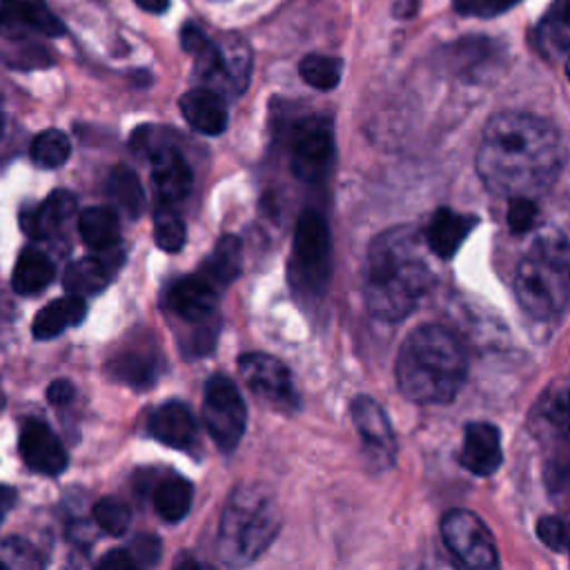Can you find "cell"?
<instances>
[{
  "mask_svg": "<svg viewBox=\"0 0 570 570\" xmlns=\"http://www.w3.org/2000/svg\"><path fill=\"white\" fill-rule=\"evenodd\" d=\"M566 163V145L557 127L534 114L501 111L483 129L476 171L499 196H537L546 191Z\"/></svg>",
  "mask_w": 570,
  "mask_h": 570,
  "instance_id": "obj_1",
  "label": "cell"
},
{
  "mask_svg": "<svg viewBox=\"0 0 570 570\" xmlns=\"http://www.w3.org/2000/svg\"><path fill=\"white\" fill-rule=\"evenodd\" d=\"M432 285V269L414 227L381 232L367 249L363 296L372 316L396 323L410 316Z\"/></svg>",
  "mask_w": 570,
  "mask_h": 570,
  "instance_id": "obj_2",
  "label": "cell"
},
{
  "mask_svg": "<svg viewBox=\"0 0 570 570\" xmlns=\"http://www.w3.org/2000/svg\"><path fill=\"white\" fill-rule=\"evenodd\" d=\"M468 358L443 325H419L396 356V385L414 403H448L465 381Z\"/></svg>",
  "mask_w": 570,
  "mask_h": 570,
  "instance_id": "obj_3",
  "label": "cell"
},
{
  "mask_svg": "<svg viewBox=\"0 0 570 570\" xmlns=\"http://www.w3.org/2000/svg\"><path fill=\"white\" fill-rule=\"evenodd\" d=\"M514 289L521 309L534 321L557 318L570 301V240L541 232L517 265Z\"/></svg>",
  "mask_w": 570,
  "mask_h": 570,
  "instance_id": "obj_4",
  "label": "cell"
},
{
  "mask_svg": "<svg viewBox=\"0 0 570 570\" xmlns=\"http://www.w3.org/2000/svg\"><path fill=\"white\" fill-rule=\"evenodd\" d=\"M281 525L276 499L261 483L238 485L220 514L216 548L227 566L240 568L256 561L274 541Z\"/></svg>",
  "mask_w": 570,
  "mask_h": 570,
  "instance_id": "obj_5",
  "label": "cell"
},
{
  "mask_svg": "<svg viewBox=\"0 0 570 570\" xmlns=\"http://www.w3.org/2000/svg\"><path fill=\"white\" fill-rule=\"evenodd\" d=\"M183 49L194 58L196 76L212 89H225L229 94H243L249 82L252 53L243 38L223 36L209 40L198 27H183Z\"/></svg>",
  "mask_w": 570,
  "mask_h": 570,
  "instance_id": "obj_6",
  "label": "cell"
},
{
  "mask_svg": "<svg viewBox=\"0 0 570 570\" xmlns=\"http://www.w3.org/2000/svg\"><path fill=\"white\" fill-rule=\"evenodd\" d=\"M330 229L321 214L305 209L298 216L292 243V285L305 294H321L330 278Z\"/></svg>",
  "mask_w": 570,
  "mask_h": 570,
  "instance_id": "obj_7",
  "label": "cell"
},
{
  "mask_svg": "<svg viewBox=\"0 0 570 570\" xmlns=\"http://www.w3.org/2000/svg\"><path fill=\"white\" fill-rule=\"evenodd\" d=\"M203 421L214 443L229 452L238 445L245 432V403L236 383L225 374H214L205 383Z\"/></svg>",
  "mask_w": 570,
  "mask_h": 570,
  "instance_id": "obj_8",
  "label": "cell"
},
{
  "mask_svg": "<svg viewBox=\"0 0 570 570\" xmlns=\"http://www.w3.org/2000/svg\"><path fill=\"white\" fill-rule=\"evenodd\" d=\"M448 550L468 568L490 570L499 566V552L488 525L470 510L454 508L441 521Z\"/></svg>",
  "mask_w": 570,
  "mask_h": 570,
  "instance_id": "obj_9",
  "label": "cell"
},
{
  "mask_svg": "<svg viewBox=\"0 0 570 570\" xmlns=\"http://www.w3.org/2000/svg\"><path fill=\"white\" fill-rule=\"evenodd\" d=\"M289 151H292V171L301 180L305 183L321 180L327 174L334 158L332 120L318 114L298 118L292 127Z\"/></svg>",
  "mask_w": 570,
  "mask_h": 570,
  "instance_id": "obj_10",
  "label": "cell"
},
{
  "mask_svg": "<svg viewBox=\"0 0 570 570\" xmlns=\"http://www.w3.org/2000/svg\"><path fill=\"white\" fill-rule=\"evenodd\" d=\"M238 370L249 392L269 407L281 412H292L298 407L289 370L276 356L247 352L238 358Z\"/></svg>",
  "mask_w": 570,
  "mask_h": 570,
  "instance_id": "obj_11",
  "label": "cell"
},
{
  "mask_svg": "<svg viewBox=\"0 0 570 570\" xmlns=\"http://www.w3.org/2000/svg\"><path fill=\"white\" fill-rule=\"evenodd\" d=\"M65 27L45 0H0V36L24 40L31 36L56 38Z\"/></svg>",
  "mask_w": 570,
  "mask_h": 570,
  "instance_id": "obj_12",
  "label": "cell"
},
{
  "mask_svg": "<svg viewBox=\"0 0 570 570\" xmlns=\"http://www.w3.org/2000/svg\"><path fill=\"white\" fill-rule=\"evenodd\" d=\"M352 421L370 461L383 468L392 465L396 456V439L383 407L372 396L361 394L352 401Z\"/></svg>",
  "mask_w": 570,
  "mask_h": 570,
  "instance_id": "obj_13",
  "label": "cell"
},
{
  "mask_svg": "<svg viewBox=\"0 0 570 570\" xmlns=\"http://www.w3.org/2000/svg\"><path fill=\"white\" fill-rule=\"evenodd\" d=\"M20 456L33 472L49 476H56L67 468V452L60 439L47 423L38 419H27L22 425Z\"/></svg>",
  "mask_w": 570,
  "mask_h": 570,
  "instance_id": "obj_14",
  "label": "cell"
},
{
  "mask_svg": "<svg viewBox=\"0 0 570 570\" xmlns=\"http://www.w3.org/2000/svg\"><path fill=\"white\" fill-rule=\"evenodd\" d=\"M218 287L203 274L178 278L167 292V307L185 323H207L216 309Z\"/></svg>",
  "mask_w": 570,
  "mask_h": 570,
  "instance_id": "obj_15",
  "label": "cell"
},
{
  "mask_svg": "<svg viewBox=\"0 0 570 570\" xmlns=\"http://www.w3.org/2000/svg\"><path fill=\"white\" fill-rule=\"evenodd\" d=\"M503 461L501 432L488 421H472L463 432L461 465L476 476H490Z\"/></svg>",
  "mask_w": 570,
  "mask_h": 570,
  "instance_id": "obj_16",
  "label": "cell"
},
{
  "mask_svg": "<svg viewBox=\"0 0 570 570\" xmlns=\"http://www.w3.org/2000/svg\"><path fill=\"white\" fill-rule=\"evenodd\" d=\"M180 114L183 118L200 134L218 136L227 127V105L220 91L212 87H196L180 96Z\"/></svg>",
  "mask_w": 570,
  "mask_h": 570,
  "instance_id": "obj_17",
  "label": "cell"
},
{
  "mask_svg": "<svg viewBox=\"0 0 570 570\" xmlns=\"http://www.w3.org/2000/svg\"><path fill=\"white\" fill-rule=\"evenodd\" d=\"M149 432L156 441L169 448L187 450L196 443L198 428L191 410L185 403L167 401L149 416Z\"/></svg>",
  "mask_w": 570,
  "mask_h": 570,
  "instance_id": "obj_18",
  "label": "cell"
},
{
  "mask_svg": "<svg viewBox=\"0 0 570 570\" xmlns=\"http://www.w3.org/2000/svg\"><path fill=\"white\" fill-rule=\"evenodd\" d=\"M151 178L167 203L183 200L191 189V169L174 147H160L151 156Z\"/></svg>",
  "mask_w": 570,
  "mask_h": 570,
  "instance_id": "obj_19",
  "label": "cell"
},
{
  "mask_svg": "<svg viewBox=\"0 0 570 570\" xmlns=\"http://www.w3.org/2000/svg\"><path fill=\"white\" fill-rule=\"evenodd\" d=\"M476 223H479L476 216L459 214L454 209L441 207L434 212L432 220L428 223L425 240L436 256L450 258L456 254V249L461 247V243L468 238V234L474 229Z\"/></svg>",
  "mask_w": 570,
  "mask_h": 570,
  "instance_id": "obj_20",
  "label": "cell"
},
{
  "mask_svg": "<svg viewBox=\"0 0 570 570\" xmlns=\"http://www.w3.org/2000/svg\"><path fill=\"white\" fill-rule=\"evenodd\" d=\"M76 212V198L71 191L58 189L47 196L38 207L24 209L20 216V225L29 238H47L51 236L71 214Z\"/></svg>",
  "mask_w": 570,
  "mask_h": 570,
  "instance_id": "obj_21",
  "label": "cell"
},
{
  "mask_svg": "<svg viewBox=\"0 0 570 570\" xmlns=\"http://www.w3.org/2000/svg\"><path fill=\"white\" fill-rule=\"evenodd\" d=\"M87 314V305L82 301V296L69 294L62 298L51 301L47 307H42L31 325V332L38 341H47L58 336L60 332H65L67 327L78 325Z\"/></svg>",
  "mask_w": 570,
  "mask_h": 570,
  "instance_id": "obj_22",
  "label": "cell"
},
{
  "mask_svg": "<svg viewBox=\"0 0 570 570\" xmlns=\"http://www.w3.org/2000/svg\"><path fill=\"white\" fill-rule=\"evenodd\" d=\"M80 238L87 247L98 252H109L120 240L118 214L111 207H87L78 218Z\"/></svg>",
  "mask_w": 570,
  "mask_h": 570,
  "instance_id": "obj_23",
  "label": "cell"
},
{
  "mask_svg": "<svg viewBox=\"0 0 570 570\" xmlns=\"http://www.w3.org/2000/svg\"><path fill=\"white\" fill-rule=\"evenodd\" d=\"M53 274H56V269H53L51 258L36 247H27L16 261V267L11 274V285L18 294H24V296L36 294L53 281Z\"/></svg>",
  "mask_w": 570,
  "mask_h": 570,
  "instance_id": "obj_24",
  "label": "cell"
},
{
  "mask_svg": "<svg viewBox=\"0 0 570 570\" xmlns=\"http://www.w3.org/2000/svg\"><path fill=\"white\" fill-rule=\"evenodd\" d=\"M191 499H194V488L189 481L180 479V476H171V479H163L156 490H154V510L160 519L176 523L180 521L189 508H191Z\"/></svg>",
  "mask_w": 570,
  "mask_h": 570,
  "instance_id": "obj_25",
  "label": "cell"
},
{
  "mask_svg": "<svg viewBox=\"0 0 570 570\" xmlns=\"http://www.w3.org/2000/svg\"><path fill=\"white\" fill-rule=\"evenodd\" d=\"M107 194L114 200V205L118 207V212H122L129 218H138L145 209L142 185H140L138 176L125 165H118L111 169L109 180H107Z\"/></svg>",
  "mask_w": 570,
  "mask_h": 570,
  "instance_id": "obj_26",
  "label": "cell"
},
{
  "mask_svg": "<svg viewBox=\"0 0 570 570\" xmlns=\"http://www.w3.org/2000/svg\"><path fill=\"white\" fill-rule=\"evenodd\" d=\"M65 289L76 296H94L109 283V267L100 258H80L69 263L62 276Z\"/></svg>",
  "mask_w": 570,
  "mask_h": 570,
  "instance_id": "obj_27",
  "label": "cell"
},
{
  "mask_svg": "<svg viewBox=\"0 0 570 570\" xmlns=\"http://www.w3.org/2000/svg\"><path fill=\"white\" fill-rule=\"evenodd\" d=\"M200 274L216 287L232 283L240 274V240L236 236H223L212 256L203 263Z\"/></svg>",
  "mask_w": 570,
  "mask_h": 570,
  "instance_id": "obj_28",
  "label": "cell"
},
{
  "mask_svg": "<svg viewBox=\"0 0 570 570\" xmlns=\"http://www.w3.org/2000/svg\"><path fill=\"white\" fill-rule=\"evenodd\" d=\"M497 62V45L485 38H472L461 40L454 47V65L461 71V76L481 78L485 69H490Z\"/></svg>",
  "mask_w": 570,
  "mask_h": 570,
  "instance_id": "obj_29",
  "label": "cell"
},
{
  "mask_svg": "<svg viewBox=\"0 0 570 570\" xmlns=\"http://www.w3.org/2000/svg\"><path fill=\"white\" fill-rule=\"evenodd\" d=\"M537 45L548 58H559L570 49V16L563 7H554L537 29Z\"/></svg>",
  "mask_w": 570,
  "mask_h": 570,
  "instance_id": "obj_30",
  "label": "cell"
},
{
  "mask_svg": "<svg viewBox=\"0 0 570 570\" xmlns=\"http://www.w3.org/2000/svg\"><path fill=\"white\" fill-rule=\"evenodd\" d=\"M543 479L550 494H570V434L559 436L552 445L543 465Z\"/></svg>",
  "mask_w": 570,
  "mask_h": 570,
  "instance_id": "obj_31",
  "label": "cell"
},
{
  "mask_svg": "<svg viewBox=\"0 0 570 570\" xmlns=\"http://www.w3.org/2000/svg\"><path fill=\"white\" fill-rule=\"evenodd\" d=\"M29 154L38 167L53 169L65 165V160L71 154V142L67 134H62L60 129H45L33 138Z\"/></svg>",
  "mask_w": 570,
  "mask_h": 570,
  "instance_id": "obj_32",
  "label": "cell"
},
{
  "mask_svg": "<svg viewBox=\"0 0 570 570\" xmlns=\"http://www.w3.org/2000/svg\"><path fill=\"white\" fill-rule=\"evenodd\" d=\"M341 71H343V62L338 58L323 56V53H309L298 65L301 78L321 91L334 89L341 80Z\"/></svg>",
  "mask_w": 570,
  "mask_h": 570,
  "instance_id": "obj_33",
  "label": "cell"
},
{
  "mask_svg": "<svg viewBox=\"0 0 570 570\" xmlns=\"http://www.w3.org/2000/svg\"><path fill=\"white\" fill-rule=\"evenodd\" d=\"M114 376L125 381L127 385L134 387H147L149 383L156 381V365L154 356L140 354V352H129L118 358H114Z\"/></svg>",
  "mask_w": 570,
  "mask_h": 570,
  "instance_id": "obj_34",
  "label": "cell"
},
{
  "mask_svg": "<svg viewBox=\"0 0 570 570\" xmlns=\"http://www.w3.org/2000/svg\"><path fill=\"white\" fill-rule=\"evenodd\" d=\"M537 412L552 434H570V387L548 392L541 399Z\"/></svg>",
  "mask_w": 570,
  "mask_h": 570,
  "instance_id": "obj_35",
  "label": "cell"
},
{
  "mask_svg": "<svg viewBox=\"0 0 570 570\" xmlns=\"http://www.w3.org/2000/svg\"><path fill=\"white\" fill-rule=\"evenodd\" d=\"M154 240L165 252H178L185 245V225L167 205H158L154 212Z\"/></svg>",
  "mask_w": 570,
  "mask_h": 570,
  "instance_id": "obj_36",
  "label": "cell"
},
{
  "mask_svg": "<svg viewBox=\"0 0 570 570\" xmlns=\"http://www.w3.org/2000/svg\"><path fill=\"white\" fill-rule=\"evenodd\" d=\"M94 519L102 532H107L111 537H120L127 532L131 514H129V508L120 499L102 497L94 505Z\"/></svg>",
  "mask_w": 570,
  "mask_h": 570,
  "instance_id": "obj_37",
  "label": "cell"
},
{
  "mask_svg": "<svg viewBox=\"0 0 570 570\" xmlns=\"http://www.w3.org/2000/svg\"><path fill=\"white\" fill-rule=\"evenodd\" d=\"M537 220V205L534 198L528 196H514L508 205V225L514 234L528 232Z\"/></svg>",
  "mask_w": 570,
  "mask_h": 570,
  "instance_id": "obj_38",
  "label": "cell"
},
{
  "mask_svg": "<svg viewBox=\"0 0 570 570\" xmlns=\"http://www.w3.org/2000/svg\"><path fill=\"white\" fill-rule=\"evenodd\" d=\"M456 11L463 16H476V18H492L510 7H514L519 0H452Z\"/></svg>",
  "mask_w": 570,
  "mask_h": 570,
  "instance_id": "obj_39",
  "label": "cell"
},
{
  "mask_svg": "<svg viewBox=\"0 0 570 570\" xmlns=\"http://www.w3.org/2000/svg\"><path fill=\"white\" fill-rule=\"evenodd\" d=\"M537 534L552 550H566L568 546V525L557 517H541L537 521Z\"/></svg>",
  "mask_w": 570,
  "mask_h": 570,
  "instance_id": "obj_40",
  "label": "cell"
},
{
  "mask_svg": "<svg viewBox=\"0 0 570 570\" xmlns=\"http://www.w3.org/2000/svg\"><path fill=\"white\" fill-rule=\"evenodd\" d=\"M131 557L136 559L138 566H156L158 559H160V539L154 537V534H138L134 541H131Z\"/></svg>",
  "mask_w": 570,
  "mask_h": 570,
  "instance_id": "obj_41",
  "label": "cell"
},
{
  "mask_svg": "<svg viewBox=\"0 0 570 570\" xmlns=\"http://www.w3.org/2000/svg\"><path fill=\"white\" fill-rule=\"evenodd\" d=\"M76 396V387L67 379H56L47 387V399L51 405H67Z\"/></svg>",
  "mask_w": 570,
  "mask_h": 570,
  "instance_id": "obj_42",
  "label": "cell"
},
{
  "mask_svg": "<svg viewBox=\"0 0 570 570\" xmlns=\"http://www.w3.org/2000/svg\"><path fill=\"white\" fill-rule=\"evenodd\" d=\"M100 568H109V570H131L136 568V559L131 557V552L127 550H111L107 552L100 561H98Z\"/></svg>",
  "mask_w": 570,
  "mask_h": 570,
  "instance_id": "obj_43",
  "label": "cell"
},
{
  "mask_svg": "<svg viewBox=\"0 0 570 570\" xmlns=\"http://www.w3.org/2000/svg\"><path fill=\"white\" fill-rule=\"evenodd\" d=\"M13 503H16V490L0 485V523H2L4 514L13 508Z\"/></svg>",
  "mask_w": 570,
  "mask_h": 570,
  "instance_id": "obj_44",
  "label": "cell"
},
{
  "mask_svg": "<svg viewBox=\"0 0 570 570\" xmlns=\"http://www.w3.org/2000/svg\"><path fill=\"white\" fill-rule=\"evenodd\" d=\"M140 9L145 11H151V13H163L169 4V0H134Z\"/></svg>",
  "mask_w": 570,
  "mask_h": 570,
  "instance_id": "obj_45",
  "label": "cell"
},
{
  "mask_svg": "<svg viewBox=\"0 0 570 570\" xmlns=\"http://www.w3.org/2000/svg\"><path fill=\"white\" fill-rule=\"evenodd\" d=\"M4 131V111H2V100H0V136Z\"/></svg>",
  "mask_w": 570,
  "mask_h": 570,
  "instance_id": "obj_46",
  "label": "cell"
},
{
  "mask_svg": "<svg viewBox=\"0 0 570 570\" xmlns=\"http://www.w3.org/2000/svg\"><path fill=\"white\" fill-rule=\"evenodd\" d=\"M561 7H563V11H566V13H568V16H570V0H566V2H563V4H561Z\"/></svg>",
  "mask_w": 570,
  "mask_h": 570,
  "instance_id": "obj_47",
  "label": "cell"
},
{
  "mask_svg": "<svg viewBox=\"0 0 570 570\" xmlns=\"http://www.w3.org/2000/svg\"><path fill=\"white\" fill-rule=\"evenodd\" d=\"M566 548H570V528H568V546Z\"/></svg>",
  "mask_w": 570,
  "mask_h": 570,
  "instance_id": "obj_48",
  "label": "cell"
},
{
  "mask_svg": "<svg viewBox=\"0 0 570 570\" xmlns=\"http://www.w3.org/2000/svg\"><path fill=\"white\" fill-rule=\"evenodd\" d=\"M568 78H570V62H568Z\"/></svg>",
  "mask_w": 570,
  "mask_h": 570,
  "instance_id": "obj_49",
  "label": "cell"
}]
</instances>
